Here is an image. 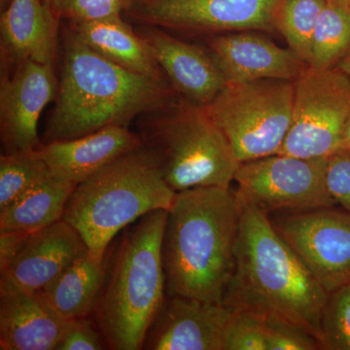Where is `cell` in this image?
Segmentation results:
<instances>
[{
    "mask_svg": "<svg viewBox=\"0 0 350 350\" xmlns=\"http://www.w3.org/2000/svg\"><path fill=\"white\" fill-rule=\"evenodd\" d=\"M239 202L236 269L222 305L232 312L298 327L321 345L320 319L328 292L276 231L269 216Z\"/></svg>",
    "mask_w": 350,
    "mask_h": 350,
    "instance_id": "1",
    "label": "cell"
},
{
    "mask_svg": "<svg viewBox=\"0 0 350 350\" xmlns=\"http://www.w3.org/2000/svg\"><path fill=\"white\" fill-rule=\"evenodd\" d=\"M241 213L231 188L176 193L162 241L167 295L222 305L236 269Z\"/></svg>",
    "mask_w": 350,
    "mask_h": 350,
    "instance_id": "2",
    "label": "cell"
},
{
    "mask_svg": "<svg viewBox=\"0 0 350 350\" xmlns=\"http://www.w3.org/2000/svg\"><path fill=\"white\" fill-rule=\"evenodd\" d=\"M63 68L45 140L72 139L133 120L172 98L165 79L113 63L87 45L75 29H64Z\"/></svg>",
    "mask_w": 350,
    "mask_h": 350,
    "instance_id": "3",
    "label": "cell"
},
{
    "mask_svg": "<svg viewBox=\"0 0 350 350\" xmlns=\"http://www.w3.org/2000/svg\"><path fill=\"white\" fill-rule=\"evenodd\" d=\"M167 211L145 214L123 230L92 313L108 349L142 350L165 301L162 241Z\"/></svg>",
    "mask_w": 350,
    "mask_h": 350,
    "instance_id": "4",
    "label": "cell"
},
{
    "mask_svg": "<svg viewBox=\"0 0 350 350\" xmlns=\"http://www.w3.org/2000/svg\"><path fill=\"white\" fill-rule=\"evenodd\" d=\"M175 196L144 144L77 184L63 220L79 232L90 256L105 262L120 232L151 211H169Z\"/></svg>",
    "mask_w": 350,
    "mask_h": 350,
    "instance_id": "5",
    "label": "cell"
},
{
    "mask_svg": "<svg viewBox=\"0 0 350 350\" xmlns=\"http://www.w3.org/2000/svg\"><path fill=\"white\" fill-rule=\"evenodd\" d=\"M137 121L138 135L175 192L231 188L241 163L206 108L172 98Z\"/></svg>",
    "mask_w": 350,
    "mask_h": 350,
    "instance_id": "6",
    "label": "cell"
},
{
    "mask_svg": "<svg viewBox=\"0 0 350 350\" xmlns=\"http://www.w3.org/2000/svg\"><path fill=\"white\" fill-rule=\"evenodd\" d=\"M294 81L227 83L206 108L241 163L275 155L293 114Z\"/></svg>",
    "mask_w": 350,
    "mask_h": 350,
    "instance_id": "7",
    "label": "cell"
},
{
    "mask_svg": "<svg viewBox=\"0 0 350 350\" xmlns=\"http://www.w3.org/2000/svg\"><path fill=\"white\" fill-rule=\"evenodd\" d=\"M350 116V78L338 68L308 66L294 81L293 114L278 154L329 158L345 148Z\"/></svg>",
    "mask_w": 350,
    "mask_h": 350,
    "instance_id": "8",
    "label": "cell"
},
{
    "mask_svg": "<svg viewBox=\"0 0 350 350\" xmlns=\"http://www.w3.org/2000/svg\"><path fill=\"white\" fill-rule=\"evenodd\" d=\"M327 161L275 154L241 163L234 192L268 216L337 206L327 188Z\"/></svg>",
    "mask_w": 350,
    "mask_h": 350,
    "instance_id": "9",
    "label": "cell"
},
{
    "mask_svg": "<svg viewBox=\"0 0 350 350\" xmlns=\"http://www.w3.org/2000/svg\"><path fill=\"white\" fill-rule=\"evenodd\" d=\"M282 0H131L124 16L142 25L218 33L273 32Z\"/></svg>",
    "mask_w": 350,
    "mask_h": 350,
    "instance_id": "10",
    "label": "cell"
},
{
    "mask_svg": "<svg viewBox=\"0 0 350 350\" xmlns=\"http://www.w3.org/2000/svg\"><path fill=\"white\" fill-rule=\"evenodd\" d=\"M269 218L328 293L350 283V211L329 206Z\"/></svg>",
    "mask_w": 350,
    "mask_h": 350,
    "instance_id": "11",
    "label": "cell"
},
{
    "mask_svg": "<svg viewBox=\"0 0 350 350\" xmlns=\"http://www.w3.org/2000/svg\"><path fill=\"white\" fill-rule=\"evenodd\" d=\"M59 88L54 66L27 59L12 75L1 73L0 131L4 154L33 151L42 145L38 123Z\"/></svg>",
    "mask_w": 350,
    "mask_h": 350,
    "instance_id": "12",
    "label": "cell"
},
{
    "mask_svg": "<svg viewBox=\"0 0 350 350\" xmlns=\"http://www.w3.org/2000/svg\"><path fill=\"white\" fill-rule=\"evenodd\" d=\"M230 312L220 304L167 295L145 336L144 350H223Z\"/></svg>",
    "mask_w": 350,
    "mask_h": 350,
    "instance_id": "13",
    "label": "cell"
},
{
    "mask_svg": "<svg viewBox=\"0 0 350 350\" xmlns=\"http://www.w3.org/2000/svg\"><path fill=\"white\" fill-rule=\"evenodd\" d=\"M261 31H234L207 39L209 54L227 83L280 79L295 81L308 64Z\"/></svg>",
    "mask_w": 350,
    "mask_h": 350,
    "instance_id": "14",
    "label": "cell"
},
{
    "mask_svg": "<svg viewBox=\"0 0 350 350\" xmlns=\"http://www.w3.org/2000/svg\"><path fill=\"white\" fill-rule=\"evenodd\" d=\"M137 32L184 100L206 107L227 84L211 54L199 46L184 42L154 25H144Z\"/></svg>",
    "mask_w": 350,
    "mask_h": 350,
    "instance_id": "15",
    "label": "cell"
},
{
    "mask_svg": "<svg viewBox=\"0 0 350 350\" xmlns=\"http://www.w3.org/2000/svg\"><path fill=\"white\" fill-rule=\"evenodd\" d=\"M68 323L39 291L0 278V349L57 350Z\"/></svg>",
    "mask_w": 350,
    "mask_h": 350,
    "instance_id": "16",
    "label": "cell"
},
{
    "mask_svg": "<svg viewBox=\"0 0 350 350\" xmlns=\"http://www.w3.org/2000/svg\"><path fill=\"white\" fill-rule=\"evenodd\" d=\"M142 145L140 135L129 126H110L72 139L42 144L38 151L51 174L77 185Z\"/></svg>",
    "mask_w": 350,
    "mask_h": 350,
    "instance_id": "17",
    "label": "cell"
},
{
    "mask_svg": "<svg viewBox=\"0 0 350 350\" xmlns=\"http://www.w3.org/2000/svg\"><path fill=\"white\" fill-rule=\"evenodd\" d=\"M59 18L43 0H11L1 11V71L32 59L54 66Z\"/></svg>",
    "mask_w": 350,
    "mask_h": 350,
    "instance_id": "18",
    "label": "cell"
},
{
    "mask_svg": "<svg viewBox=\"0 0 350 350\" xmlns=\"http://www.w3.org/2000/svg\"><path fill=\"white\" fill-rule=\"evenodd\" d=\"M86 252V243L79 232L62 219L31 234L0 278L24 289L39 291Z\"/></svg>",
    "mask_w": 350,
    "mask_h": 350,
    "instance_id": "19",
    "label": "cell"
},
{
    "mask_svg": "<svg viewBox=\"0 0 350 350\" xmlns=\"http://www.w3.org/2000/svg\"><path fill=\"white\" fill-rule=\"evenodd\" d=\"M69 25L89 47L113 63L139 75L165 79L144 39L123 17Z\"/></svg>",
    "mask_w": 350,
    "mask_h": 350,
    "instance_id": "20",
    "label": "cell"
},
{
    "mask_svg": "<svg viewBox=\"0 0 350 350\" xmlns=\"http://www.w3.org/2000/svg\"><path fill=\"white\" fill-rule=\"evenodd\" d=\"M107 273L105 262L94 261L89 251L71 262L56 280L39 290L44 300L66 320L91 317Z\"/></svg>",
    "mask_w": 350,
    "mask_h": 350,
    "instance_id": "21",
    "label": "cell"
},
{
    "mask_svg": "<svg viewBox=\"0 0 350 350\" xmlns=\"http://www.w3.org/2000/svg\"><path fill=\"white\" fill-rule=\"evenodd\" d=\"M75 184L51 175L0 211V231H40L63 219Z\"/></svg>",
    "mask_w": 350,
    "mask_h": 350,
    "instance_id": "22",
    "label": "cell"
},
{
    "mask_svg": "<svg viewBox=\"0 0 350 350\" xmlns=\"http://www.w3.org/2000/svg\"><path fill=\"white\" fill-rule=\"evenodd\" d=\"M350 49V2L325 0L312 45L310 66L319 70L337 68Z\"/></svg>",
    "mask_w": 350,
    "mask_h": 350,
    "instance_id": "23",
    "label": "cell"
},
{
    "mask_svg": "<svg viewBox=\"0 0 350 350\" xmlns=\"http://www.w3.org/2000/svg\"><path fill=\"white\" fill-rule=\"evenodd\" d=\"M325 0H282L273 27L304 63L310 66L313 33Z\"/></svg>",
    "mask_w": 350,
    "mask_h": 350,
    "instance_id": "24",
    "label": "cell"
},
{
    "mask_svg": "<svg viewBox=\"0 0 350 350\" xmlns=\"http://www.w3.org/2000/svg\"><path fill=\"white\" fill-rule=\"evenodd\" d=\"M51 174L38 149L0 156V211L12 204Z\"/></svg>",
    "mask_w": 350,
    "mask_h": 350,
    "instance_id": "25",
    "label": "cell"
},
{
    "mask_svg": "<svg viewBox=\"0 0 350 350\" xmlns=\"http://www.w3.org/2000/svg\"><path fill=\"white\" fill-rule=\"evenodd\" d=\"M320 329L322 349L350 350V283L329 293Z\"/></svg>",
    "mask_w": 350,
    "mask_h": 350,
    "instance_id": "26",
    "label": "cell"
},
{
    "mask_svg": "<svg viewBox=\"0 0 350 350\" xmlns=\"http://www.w3.org/2000/svg\"><path fill=\"white\" fill-rule=\"evenodd\" d=\"M223 350H268L266 320L232 312L225 328Z\"/></svg>",
    "mask_w": 350,
    "mask_h": 350,
    "instance_id": "27",
    "label": "cell"
},
{
    "mask_svg": "<svg viewBox=\"0 0 350 350\" xmlns=\"http://www.w3.org/2000/svg\"><path fill=\"white\" fill-rule=\"evenodd\" d=\"M131 0H68L61 19L69 24L123 17Z\"/></svg>",
    "mask_w": 350,
    "mask_h": 350,
    "instance_id": "28",
    "label": "cell"
},
{
    "mask_svg": "<svg viewBox=\"0 0 350 350\" xmlns=\"http://www.w3.org/2000/svg\"><path fill=\"white\" fill-rule=\"evenodd\" d=\"M108 349L107 342L92 317L68 320L57 350Z\"/></svg>",
    "mask_w": 350,
    "mask_h": 350,
    "instance_id": "29",
    "label": "cell"
},
{
    "mask_svg": "<svg viewBox=\"0 0 350 350\" xmlns=\"http://www.w3.org/2000/svg\"><path fill=\"white\" fill-rule=\"evenodd\" d=\"M326 182L337 204L350 211V149H340L329 157Z\"/></svg>",
    "mask_w": 350,
    "mask_h": 350,
    "instance_id": "30",
    "label": "cell"
},
{
    "mask_svg": "<svg viewBox=\"0 0 350 350\" xmlns=\"http://www.w3.org/2000/svg\"><path fill=\"white\" fill-rule=\"evenodd\" d=\"M266 322L268 350L322 349L317 338L298 327L275 320H266Z\"/></svg>",
    "mask_w": 350,
    "mask_h": 350,
    "instance_id": "31",
    "label": "cell"
},
{
    "mask_svg": "<svg viewBox=\"0 0 350 350\" xmlns=\"http://www.w3.org/2000/svg\"><path fill=\"white\" fill-rule=\"evenodd\" d=\"M31 234L21 231H0V275L12 264Z\"/></svg>",
    "mask_w": 350,
    "mask_h": 350,
    "instance_id": "32",
    "label": "cell"
},
{
    "mask_svg": "<svg viewBox=\"0 0 350 350\" xmlns=\"http://www.w3.org/2000/svg\"><path fill=\"white\" fill-rule=\"evenodd\" d=\"M43 1L61 19L62 12L68 0H43Z\"/></svg>",
    "mask_w": 350,
    "mask_h": 350,
    "instance_id": "33",
    "label": "cell"
},
{
    "mask_svg": "<svg viewBox=\"0 0 350 350\" xmlns=\"http://www.w3.org/2000/svg\"><path fill=\"white\" fill-rule=\"evenodd\" d=\"M336 68H338V70L342 71V72H344L345 75L349 76L350 78V49L345 54V56L340 59Z\"/></svg>",
    "mask_w": 350,
    "mask_h": 350,
    "instance_id": "34",
    "label": "cell"
},
{
    "mask_svg": "<svg viewBox=\"0 0 350 350\" xmlns=\"http://www.w3.org/2000/svg\"><path fill=\"white\" fill-rule=\"evenodd\" d=\"M345 148L350 149V116L349 120H347V126H345Z\"/></svg>",
    "mask_w": 350,
    "mask_h": 350,
    "instance_id": "35",
    "label": "cell"
},
{
    "mask_svg": "<svg viewBox=\"0 0 350 350\" xmlns=\"http://www.w3.org/2000/svg\"><path fill=\"white\" fill-rule=\"evenodd\" d=\"M11 0H0V6H1V11L4 10V9L6 8L7 5H8L9 2H10Z\"/></svg>",
    "mask_w": 350,
    "mask_h": 350,
    "instance_id": "36",
    "label": "cell"
},
{
    "mask_svg": "<svg viewBox=\"0 0 350 350\" xmlns=\"http://www.w3.org/2000/svg\"><path fill=\"white\" fill-rule=\"evenodd\" d=\"M349 1L350 2V0H349Z\"/></svg>",
    "mask_w": 350,
    "mask_h": 350,
    "instance_id": "37",
    "label": "cell"
}]
</instances>
